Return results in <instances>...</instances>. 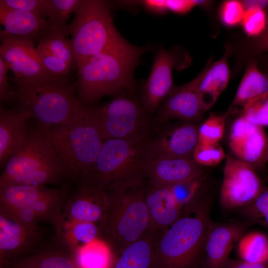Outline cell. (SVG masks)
<instances>
[{"mask_svg":"<svg viewBox=\"0 0 268 268\" xmlns=\"http://www.w3.org/2000/svg\"><path fill=\"white\" fill-rule=\"evenodd\" d=\"M268 138L263 128L241 116L232 123L229 145L237 159L256 168L259 167L264 153Z\"/></svg>","mask_w":268,"mask_h":268,"instance_id":"obj_19","label":"cell"},{"mask_svg":"<svg viewBox=\"0 0 268 268\" xmlns=\"http://www.w3.org/2000/svg\"><path fill=\"white\" fill-rule=\"evenodd\" d=\"M147 134L105 140L91 166L77 178L78 184L95 186L108 193L142 185L148 160Z\"/></svg>","mask_w":268,"mask_h":268,"instance_id":"obj_3","label":"cell"},{"mask_svg":"<svg viewBox=\"0 0 268 268\" xmlns=\"http://www.w3.org/2000/svg\"><path fill=\"white\" fill-rule=\"evenodd\" d=\"M68 196L66 188H52L47 195L30 206L0 212L28 224L48 222L53 225L61 215Z\"/></svg>","mask_w":268,"mask_h":268,"instance_id":"obj_23","label":"cell"},{"mask_svg":"<svg viewBox=\"0 0 268 268\" xmlns=\"http://www.w3.org/2000/svg\"><path fill=\"white\" fill-rule=\"evenodd\" d=\"M252 165L228 155L223 169L220 200L227 209L251 203L266 188Z\"/></svg>","mask_w":268,"mask_h":268,"instance_id":"obj_10","label":"cell"},{"mask_svg":"<svg viewBox=\"0 0 268 268\" xmlns=\"http://www.w3.org/2000/svg\"><path fill=\"white\" fill-rule=\"evenodd\" d=\"M150 230L126 247L117 257L113 268H153L154 241Z\"/></svg>","mask_w":268,"mask_h":268,"instance_id":"obj_27","label":"cell"},{"mask_svg":"<svg viewBox=\"0 0 268 268\" xmlns=\"http://www.w3.org/2000/svg\"><path fill=\"white\" fill-rule=\"evenodd\" d=\"M241 1L245 10L252 9L265 10L268 8V0H244Z\"/></svg>","mask_w":268,"mask_h":268,"instance_id":"obj_48","label":"cell"},{"mask_svg":"<svg viewBox=\"0 0 268 268\" xmlns=\"http://www.w3.org/2000/svg\"><path fill=\"white\" fill-rule=\"evenodd\" d=\"M32 42L8 39L0 47V57L14 74L16 86L40 83L56 78L44 66Z\"/></svg>","mask_w":268,"mask_h":268,"instance_id":"obj_11","label":"cell"},{"mask_svg":"<svg viewBox=\"0 0 268 268\" xmlns=\"http://www.w3.org/2000/svg\"><path fill=\"white\" fill-rule=\"evenodd\" d=\"M70 253L77 268H113L117 258L107 244L99 238Z\"/></svg>","mask_w":268,"mask_h":268,"instance_id":"obj_29","label":"cell"},{"mask_svg":"<svg viewBox=\"0 0 268 268\" xmlns=\"http://www.w3.org/2000/svg\"><path fill=\"white\" fill-rule=\"evenodd\" d=\"M142 185L109 193L110 203L107 216L99 226L100 237L118 257L128 246L149 229V217Z\"/></svg>","mask_w":268,"mask_h":268,"instance_id":"obj_6","label":"cell"},{"mask_svg":"<svg viewBox=\"0 0 268 268\" xmlns=\"http://www.w3.org/2000/svg\"><path fill=\"white\" fill-rule=\"evenodd\" d=\"M0 22L4 30L0 31V41L14 38L39 42L55 30L48 20L25 11L0 6Z\"/></svg>","mask_w":268,"mask_h":268,"instance_id":"obj_20","label":"cell"},{"mask_svg":"<svg viewBox=\"0 0 268 268\" xmlns=\"http://www.w3.org/2000/svg\"><path fill=\"white\" fill-rule=\"evenodd\" d=\"M241 24L246 34L251 37L260 36L266 29L268 24L265 10H246Z\"/></svg>","mask_w":268,"mask_h":268,"instance_id":"obj_40","label":"cell"},{"mask_svg":"<svg viewBox=\"0 0 268 268\" xmlns=\"http://www.w3.org/2000/svg\"><path fill=\"white\" fill-rule=\"evenodd\" d=\"M88 108L104 140L147 134V111L133 98L118 96L102 105Z\"/></svg>","mask_w":268,"mask_h":268,"instance_id":"obj_9","label":"cell"},{"mask_svg":"<svg viewBox=\"0 0 268 268\" xmlns=\"http://www.w3.org/2000/svg\"><path fill=\"white\" fill-rule=\"evenodd\" d=\"M9 67L3 59L0 57V101L7 102L14 97V92L9 89L7 71Z\"/></svg>","mask_w":268,"mask_h":268,"instance_id":"obj_44","label":"cell"},{"mask_svg":"<svg viewBox=\"0 0 268 268\" xmlns=\"http://www.w3.org/2000/svg\"><path fill=\"white\" fill-rule=\"evenodd\" d=\"M194 1L196 4V6H206L209 5L211 1L208 0H194Z\"/></svg>","mask_w":268,"mask_h":268,"instance_id":"obj_50","label":"cell"},{"mask_svg":"<svg viewBox=\"0 0 268 268\" xmlns=\"http://www.w3.org/2000/svg\"><path fill=\"white\" fill-rule=\"evenodd\" d=\"M268 163V138L265 148V150L262 159L260 162L259 167H264L267 163Z\"/></svg>","mask_w":268,"mask_h":268,"instance_id":"obj_49","label":"cell"},{"mask_svg":"<svg viewBox=\"0 0 268 268\" xmlns=\"http://www.w3.org/2000/svg\"><path fill=\"white\" fill-rule=\"evenodd\" d=\"M205 178L204 173L168 187L183 210L198 198Z\"/></svg>","mask_w":268,"mask_h":268,"instance_id":"obj_34","label":"cell"},{"mask_svg":"<svg viewBox=\"0 0 268 268\" xmlns=\"http://www.w3.org/2000/svg\"><path fill=\"white\" fill-rule=\"evenodd\" d=\"M145 47L124 38L77 66L76 95L83 106L105 96L134 90V71Z\"/></svg>","mask_w":268,"mask_h":268,"instance_id":"obj_1","label":"cell"},{"mask_svg":"<svg viewBox=\"0 0 268 268\" xmlns=\"http://www.w3.org/2000/svg\"><path fill=\"white\" fill-rule=\"evenodd\" d=\"M48 126L29 131L23 147L7 162L0 177V186H46L67 177L48 136Z\"/></svg>","mask_w":268,"mask_h":268,"instance_id":"obj_5","label":"cell"},{"mask_svg":"<svg viewBox=\"0 0 268 268\" xmlns=\"http://www.w3.org/2000/svg\"><path fill=\"white\" fill-rule=\"evenodd\" d=\"M210 202L198 198L181 216L154 241L153 268H202L205 245L212 223Z\"/></svg>","mask_w":268,"mask_h":268,"instance_id":"obj_2","label":"cell"},{"mask_svg":"<svg viewBox=\"0 0 268 268\" xmlns=\"http://www.w3.org/2000/svg\"><path fill=\"white\" fill-rule=\"evenodd\" d=\"M228 113L222 115L211 114L199 127L198 143H218L222 138Z\"/></svg>","mask_w":268,"mask_h":268,"instance_id":"obj_35","label":"cell"},{"mask_svg":"<svg viewBox=\"0 0 268 268\" xmlns=\"http://www.w3.org/2000/svg\"><path fill=\"white\" fill-rule=\"evenodd\" d=\"M201 76V72L186 84L173 87L160 107L159 121L177 119L190 122L200 119L203 111L199 91Z\"/></svg>","mask_w":268,"mask_h":268,"instance_id":"obj_17","label":"cell"},{"mask_svg":"<svg viewBox=\"0 0 268 268\" xmlns=\"http://www.w3.org/2000/svg\"><path fill=\"white\" fill-rule=\"evenodd\" d=\"M268 51V21L265 31L258 39L252 41L248 46H245L241 53L242 58L247 56Z\"/></svg>","mask_w":268,"mask_h":268,"instance_id":"obj_43","label":"cell"},{"mask_svg":"<svg viewBox=\"0 0 268 268\" xmlns=\"http://www.w3.org/2000/svg\"><path fill=\"white\" fill-rule=\"evenodd\" d=\"M81 0H48L47 17L53 28L68 34L67 23Z\"/></svg>","mask_w":268,"mask_h":268,"instance_id":"obj_33","label":"cell"},{"mask_svg":"<svg viewBox=\"0 0 268 268\" xmlns=\"http://www.w3.org/2000/svg\"><path fill=\"white\" fill-rule=\"evenodd\" d=\"M110 203L109 194L103 189L78 184L69 195L61 215L67 220L94 223L99 226L107 216Z\"/></svg>","mask_w":268,"mask_h":268,"instance_id":"obj_13","label":"cell"},{"mask_svg":"<svg viewBox=\"0 0 268 268\" xmlns=\"http://www.w3.org/2000/svg\"><path fill=\"white\" fill-rule=\"evenodd\" d=\"M204 174L192 158L158 157L148 158L145 178L150 186L169 187Z\"/></svg>","mask_w":268,"mask_h":268,"instance_id":"obj_18","label":"cell"},{"mask_svg":"<svg viewBox=\"0 0 268 268\" xmlns=\"http://www.w3.org/2000/svg\"><path fill=\"white\" fill-rule=\"evenodd\" d=\"M145 200L149 217V230L158 232L172 225L183 210L168 187L150 186L145 191Z\"/></svg>","mask_w":268,"mask_h":268,"instance_id":"obj_22","label":"cell"},{"mask_svg":"<svg viewBox=\"0 0 268 268\" xmlns=\"http://www.w3.org/2000/svg\"><path fill=\"white\" fill-rule=\"evenodd\" d=\"M42 239L38 225L24 223L0 212V267L36 253L41 248Z\"/></svg>","mask_w":268,"mask_h":268,"instance_id":"obj_12","label":"cell"},{"mask_svg":"<svg viewBox=\"0 0 268 268\" xmlns=\"http://www.w3.org/2000/svg\"><path fill=\"white\" fill-rule=\"evenodd\" d=\"M245 11L241 0H226L221 5L220 18L226 26H235L241 23Z\"/></svg>","mask_w":268,"mask_h":268,"instance_id":"obj_42","label":"cell"},{"mask_svg":"<svg viewBox=\"0 0 268 268\" xmlns=\"http://www.w3.org/2000/svg\"><path fill=\"white\" fill-rule=\"evenodd\" d=\"M229 50L212 65L208 63L201 71L199 91L203 111L208 110L214 105L227 86L230 75L228 63Z\"/></svg>","mask_w":268,"mask_h":268,"instance_id":"obj_24","label":"cell"},{"mask_svg":"<svg viewBox=\"0 0 268 268\" xmlns=\"http://www.w3.org/2000/svg\"><path fill=\"white\" fill-rule=\"evenodd\" d=\"M0 268H77L71 253L56 245L11 260Z\"/></svg>","mask_w":268,"mask_h":268,"instance_id":"obj_26","label":"cell"},{"mask_svg":"<svg viewBox=\"0 0 268 268\" xmlns=\"http://www.w3.org/2000/svg\"><path fill=\"white\" fill-rule=\"evenodd\" d=\"M142 3L147 9L157 14H163L168 10L166 0H148Z\"/></svg>","mask_w":268,"mask_h":268,"instance_id":"obj_47","label":"cell"},{"mask_svg":"<svg viewBox=\"0 0 268 268\" xmlns=\"http://www.w3.org/2000/svg\"><path fill=\"white\" fill-rule=\"evenodd\" d=\"M239 260L254 263H268V238L263 233H245L237 244Z\"/></svg>","mask_w":268,"mask_h":268,"instance_id":"obj_31","label":"cell"},{"mask_svg":"<svg viewBox=\"0 0 268 268\" xmlns=\"http://www.w3.org/2000/svg\"><path fill=\"white\" fill-rule=\"evenodd\" d=\"M28 117L22 111L0 109V165L8 160L24 145L29 134Z\"/></svg>","mask_w":268,"mask_h":268,"instance_id":"obj_21","label":"cell"},{"mask_svg":"<svg viewBox=\"0 0 268 268\" xmlns=\"http://www.w3.org/2000/svg\"><path fill=\"white\" fill-rule=\"evenodd\" d=\"M199 128L196 124L186 122L164 130L154 138H149L148 158H192L199 141Z\"/></svg>","mask_w":268,"mask_h":268,"instance_id":"obj_14","label":"cell"},{"mask_svg":"<svg viewBox=\"0 0 268 268\" xmlns=\"http://www.w3.org/2000/svg\"><path fill=\"white\" fill-rule=\"evenodd\" d=\"M253 225L248 220L222 224L212 222L206 240L202 268H223L233 248Z\"/></svg>","mask_w":268,"mask_h":268,"instance_id":"obj_15","label":"cell"},{"mask_svg":"<svg viewBox=\"0 0 268 268\" xmlns=\"http://www.w3.org/2000/svg\"><path fill=\"white\" fill-rule=\"evenodd\" d=\"M68 26L77 66L122 38L106 1L81 0Z\"/></svg>","mask_w":268,"mask_h":268,"instance_id":"obj_8","label":"cell"},{"mask_svg":"<svg viewBox=\"0 0 268 268\" xmlns=\"http://www.w3.org/2000/svg\"><path fill=\"white\" fill-rule=\"evenodd\" d=\"M66 35L53 30L45 35L38 44L66 62L73 69L77 68V62L71 41L67 38Z\"/></svg>","mask_w":268,"mask_h":268,"instance_id":"obj_32","label":"cell"},{"mask_svg":"<svg viewBox=\"0 0 268 268\" xmlns=\"http://www.w3.org/2000/svg\"><path fill=\"white\" fill-rule=\"evenodd\" d=\"M241 116L256 126H268V92L247 103Z\"/></svg>","mask_w":268,"mask_h":268,"instance_id":"obj_37","label":"cell"},{"mask_svg":"<svg viewBox=\"0 0 268 268\" xmlns=\"http://www.w3.org/2000/svg\"><path fill=\"white\" fill-rule=\"evenodd\" d=\"M48 0H0V6L15 9L47 17Z\"/></svg>","mask_w":268,"mask_h":268,"instance_id":"obj_41","label":"cell"},{"mask_svg":"<svg viewBox=\"0 0 268 268\" xmlns=\"http://www.w3.org/2000/svg\"><path fill=\"white\" fill-rule=\"evenodd\" d=\"M67 76L16 86L14 97L18 110L29 119H35L47 126L72 124L87 117L88 108L77 99L76 82H71Z\"/></svg>","mask_w":268,"mask_h":268,"instance_id":"obj_4","label":"cell"},{"mask_svg":"<svg viewBox=\"0 0 268 268\" xmlns=\"http://www.w3.org/2000/svg\"><path fill=\"white\" fill-rule=\"evenodd\" d=\"M225 157L223 148L219 143H198L193 154V159L201 166H213L218 164Z\"/></svg>","mask_w":268,"mask_h":268,"instance_id":"obj_38","label":"cell"},{"mask_svg":"<svg viewBox=\"0 0 268 268\" xmlns=\"http://www.w3.org/2000/svg\"><path fill=\"white\" fill-rule=\"evenodd\" d=\"M240 209L247 220L268 229V187H266L251 203Z\"/></svg>","mask_w":268,"mask_h":268,"instance_id":"obj_36","label":"cell"},{"mask_svg":"<svg viewBox=\"0 0 268 268\" xmlns=\"http://www.w3.org/2000/svg\"><path fill=\"white\" fill-rule=\"evenodd\" d=\"M53 225L56 245L70 252L100 237L99 227L94 223L69 220L61 215Z\"/></svg>","mask_w":268,"mask_h":268,"instance_id":"obj_25","label":"cell"},{"mask_svg":"<svg viewBox=\"0 0 268 268\" xmlns=\"http://www.w3.org/2000/svg\"><path fill=\"white\" fill-rule=\"evenodd\" d=\"M52 189L47 186H0V211L8 212L30 206L47 195Z\"/></svg>","mask_w":268,"mask_h":268,"instance_id":"obj_28","label":"cell"},{"mask_svg":"<svg viewBox=\"0 0 268 268\" xmlns=\"http://www.w3.org/2000/svg\"><path fill=\"white\" fill-rule=\"evenodd\" d=\"M168 10L177 14H185L191 10L196 4L194 0H166Z\"/></svg>","mask_w":268,"mask_h":268,"instance_id":"obj_45","label":"cell"},{"mask_svg":"<svg viewBox=\"0 0 268 268\" xmlns=\"http://www.w3.org/2000/svg\"><path fill=\"white\" fill-rule=\"evenodd\" d=\"M36 50L45 67L54 76H67L74 69L66 62L54 56L40 45L38 44Z\"/></svg>","mask_w":268,"mask_h":268,"instance_id":"obj_39","label":"cell"},{"mask_svg":"<svg viewBox=\"0 0 268 268\" xmlns=\"http://www.w3.org/2000/svg\"><path fill=\"white\" fill-rule=\"evenodd\" d=\"M223 268H268V263H254L229 259Z\"/></svg>","mask_w":268,"mask_h":268,"instance_id":"obj_46","label":"cell"},{"mask_svg":"<svg viewBox=\"0 0 268 268\" xmlns=\"http://www.w3.org/2000/svg\"><path fill=\"white\" fill-rule=\"evenodd\" d=\"M177 62V55L173 51L161 49L157 53L142 91L143 106L147 112H154L174 87L172 70Z\"/></svg>","mask_w":268,"mask_h":268,"instance_id":"obj_16","label":"cell"},{"mask_svg":"<svg viewBox=\"0 0 268 268\" xmlns=\"http://www.w3.org/2000/svg\"><path fill=\"white\" fill-rule=\"evenodd\" d=\"M47 126L49 139L67 177L77 179L91 166L104 141L89 108L88 116L77 122Z\"/></svg>","mask_w":268,"mask_h":268,"instance_id":"obj_7","label":"cell"},{"mask_svg":"<svg viewBox=\"0 0 268 268\" xmlns=\"http://www.w3.org/2000/svg\"><path fill=\"white\" fill-rule=\"evenodd\" d=\"M268 92V77L259 69L256 62L248 63L237 89L233 104L243 107L253 99Z\"/></svg>","mask_w":268,"mask_h":268,"instance_id":"obj_30","label":"cell"}]
</instances>
